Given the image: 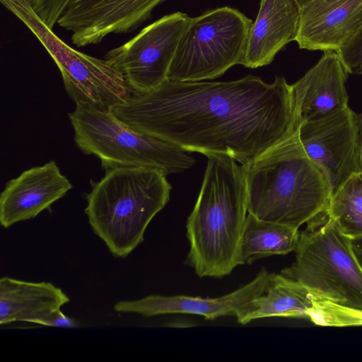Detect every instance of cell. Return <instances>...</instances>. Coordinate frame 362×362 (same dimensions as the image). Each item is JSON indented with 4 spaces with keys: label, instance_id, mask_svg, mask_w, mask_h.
Masks as SVG:
<instances>
[{
    "label": "cell",
    "instance_id": "2",
    "mask_svg": "<svg viewBox=\"0 0 362 362\" xmlns=\"http://www.w3.org/2000/svg\"><path fill=\"white\" fill-rule=\"evenodd\" d=\"M247 211L298 229L327 215L332 191L308 157L297 131L241 166Z\"/></svg>",
    "mask_w": 362,
    "mask_h": 362
},
{
    "label": "cell",
    "instance_id": "4",
    "mask_svg": "<svg viewBox=\"0 0 362 362\" xmlns=\"http://www.w3.org/2000/svg\"><path fill=\"white\" fill-rule=\"evenodd\" d=\"M166 176L153 168L119 167L90 181L84 211L114 257L125 258L144 241L148 224L169 201Z\"/></svg>",
    "mask_w": 362,
    "mask_h": 362
},
{
    "label": "cell",
    "instance_id": "12",
    "mask_svg": "<svg viewBox=\"0 0 362 362\" xmlns=\"http://www.w3.org/2000/svg\"><path fill=\"white\" fill-rule=\"evenodd\" d=\"M73 187L55 161L33 167L8 180L0 195V222L8 228L50 209Z\"/></svg>",
    "mask_w": 362,
    "mask_h": 362
},
{
    "label": "cell",
    "instance_id": "25",
    "mask_svg": "<svg viewBox=\"0 0 362 362\" xmlns=\"http://www.w3.org/2000/svg\"><path fill=\"white\" fill-rule=\"evenodd\" d=\"M351 245L355 256L362 269V238L351 240Z\"/></svg>",
    "mask_w": 362,
    "mask_h": 362
},
{
    "label": "cell",
    "instance_id": "24",
    "mask_svg": "<svg viewBox=\"0 0 362 362\" xmlns=\"http://www.w3.org/2000/svg\"><path fill=\"white\" fill-rule=\"evenodd\" d=\"M40 325L52 327L78 328L80 323L76 320L65 315L61 310H59L44 320Z\"/></svg>",
    "mask_w": 362,
    "mask_h": 362
},
{
    "label": "cell",
    "instance_id": "23",
    "mask_svg": "<svg viewBox=\"0 0 362 362\" xmlns=\"http://www.w3.org/2000/svg\"><path fill=\"white\" fill-rule=\"evenodd\" d=\"M31 8L50 30L54 27L64 11L73 0H25Z\"/></svg>",
    "mask_w": 362,
    "mask_h": 362
},
{
    "label": "cell",
    "instance_id": "10",
    "mask_svg": "<svg viewBox=\"0 0 362 362\" xmlns=\"http://www.w3.org/2000/svg\"><path fill=\"white\" fill-rule=\"evenodd\" d=\"M355 114L346 107L298 127L299 140L326 176L332 195L352 175L362 173Z\"/></svg>",
    "mask_w": 362,
    "mask_h": 362
},
{
    "label": "cell",
    "instance_id": "28",
    "mask_svg": "<svg viewBox=\"0 0 362 362\" xmlns=\"http://www.w3.org/2000/svg\"><path fill=\"white\" fill-rule=\"evenodd\" d=\"M300 6H303L306 3H308L310 0H297Z\"/></svg>",
    "mask_w": 362,
    "mask_h": 362
},
{
    "label": "cell",
    "instance_id": "15",
    "mask_svg": "<svg viewBox=\"0 0 362 362\" xmlns=\"http://www.w3.org/2000/svg\"><path fill=\"white\" fill-rule=\"evenodd\" d=\"M348 74L337 52L325 51L317 64L291 85L298 127L349 107Z\"/></svg>",
    "mask_w": 362,
    "mask_h": 362
},
{
    "label": "cell",
    "instance_id": "5",
    "mask_svg": "<svg viewBox=\"0 0 362 362\" xmlns=\"http://www.w3.org/2000/svg\"><path fill=\"white\" fill-rule=\"evenodd\" d=\"M69 117L76 146L84 154L98 158L105 170L119 167H148L168 175L181 173L195 163L191 152L133 129L110 110L77 103Z\"/></svg>",
    "mask_w": 362,
    "mask_h": 362
},
{
    "label": "cell",
    "instance_id": "19",
    "mask_svg": "<svg viewBox=\"0 0 362 362\" xmlns=\"http://www.w3.org/2000/svg\"><path fill=\"white\" fill-rule=\"evenodd\" d=\"M298 229L261 220L247 215L240 241L241 265L260 258L285 255L295 251L299 240Z\"/></svg>",
    "mask_w": 362,
    "mask_h": 362
},
{
    "label": "cell",
    "instance_id": "16",
    "mask_svg": "<svg viewBox=\"0 0 362 362\" xmlns=\"http://www.w3.org/2000/svg\"><path fill=\"white\" fill-rule=\"evenodd\" d=\"M300 12L297 0H261L242 65L255 69L269 64L283 47L296 40Z\"/></svg>",
    "mask_w": 362,
    "mask_h": 362
},
{
    "label": "cell",
    "instance_id": "21",
    "mask_svg": "<svg viewBox=\"0 0 362 362\" xmlns=\"http://www.w3.org/2000/svg\"><path fill=\"white\" fill-rule=\"evenodd\" d=\"M311 298L313 305L308 318L314 324L331 327L362 326V310L313 296Z\"/></svg>",
    "mask_w": 362,
    "mask_h": 362
},
{
    "label": "cell",
    "instance_id": "27",
    "mask_svg": "<svg viewBox=\"0 0 362 362\" xmlns=\"http://www.w3.org/2000/svg\"><path fill=\"white\" fill-rule=\"evenodd\" d=\"M191 322L186 320H177L176 321L172 322L168 326L169 327H191L194 326V325H191Z\"/></svg>",
    "mask_w": 362,
    "mask_h": 362
},
{
    "label": "cell",
    "instance_id": "7",
    "mask_svg": "<svg viewBox=\"0 0 362 362\" xmlns=\"http://www.w3.org/2000/svg\"><path fill=\"white\" fill-rule=\"evenodd\" d=\"M252 21L228 6L190 18L178 43L168 80L199 81L242 64Z\"/></svg>",
    "mask_w": 362,
    "mask_h": 362
},
{
    "label": "cell",
    "instance_id": "18",
    "mask_svg": "<svg viewBox=\"0 0 362 362\" xmlns=\"http://www.w3.org/2000/svg\"><path fill=\"white\" fill-rule=\"evenodd\" d=\"M313 305L308 290L281 274H269L264 292L241 307L235 317L239 323L265 317L308 318Z\"/></svg>",
    "mask_w": 362,
    "mask_h": 362
},
{
    "label": "cell",
    "instance_id": "20",
    "mask_svg": "<svg viewBox=\"0 0 362 362\" xmlns=\"http://www.w3.org/2000/svg\"><path fill=\"white\" fill-rule=\"evenodd\" d=\"M327 214L351 240L362 238V178L359 174L352 175L331 196Z\"/></svg>",
    "mask_w": 362,
    "mask_h": 362
},
{
    "label": "cell",
    "instance_id": "29",
    "mask_svg": "<svg viewBox=\"0 0 362 362\" xmlns=\"http://www.w3.org/2000/svg\"><path fill=\"white\" fill-rule=\"evenodd\" d=\"M359 175H360V176H361V178H362V173H361Z\"/></svg>",
    "mask_w": 362,
    "mask_h": 362
},
{
    "label": "cell",
    "instance_id": "3",
    "mask_svg": "<svg viewBox=\"0 0 362 362\" xmlns=\"http://www.w3.org/2000/svg\"><path fill=\"white\" fill-rule=\"evenodd\" d=\"M204 180L187 222V263L200 277L221 278L241 265L247 211L242 171L229 156L209 154Z\"/></svg>",
    "mask_w": 362,
    "mask_h": 362
},
{
    "label": "cell",
    "instance_id": "26",
    "mask_svg": "<svg viewBox=\"0 0 362 362\" xmlns=\"http://www.w3.org/2000/svg\"><path fill=\"white\" fill-rule=\"evenodd\" d=\"M355 121L358 132V141L362 148V113L355 114Z\"/></svg>",
    "mask_w": 362,
    "mask_h": 362
},
{
    "label": "cell",
    "instance_id": "6",
    "mask_svg": "<svg viewBox=\"0 0 362 362\" xmlns=\"http://www.w3.org/2000/svg\"><path fill=\"white\" fill-rule=\"evenodd\" d=\"M300 232L296 259L281 274L311 296L362 310V269L351 240L327 215Z\"/></svg>",
    "mask_w": 362,
    "mask_h": 362
},
{
    "label": "cell",
    "instance_id": "8",
    "mask_svg": "<svg viewBox=\"0 0 362 362\" xmlns=\"http://www.w3.org/2000/svg\"><path fill=\"white\" fill-rule=\"evenodd\" d=\"M46 49L58 66L71 99L101 110H110L133 95L123 75L105 59L71 48L40 19L25 0H0Z\"/></svg>",
    "mask_w": 362,
    "mask_h": 362
},
{
    "label": "cell",
    "instance_id": "22",
    "mask_svg": "<svg viewBox=\"0 0 362 362\" xmlns=\"http://www.w3.org/2000/svg\"><path fill=\"white\" fill-rule=\"evenodd\" d=\"M337 53L349 74H362V25Z\"/></svg>",
    "mask_w": 362,
    "mask_h": 362
},
{
    "label": "cell",
    "instance_id": "1",
    "mask_svg": "<svg viewBox=\"0 0 362 362\" xmlns=\"http://www.w3.org/2000/svg\"><path fill=\"white\" fill-rule=\"evenodd\" d=\"M110 111L137 132L242 165L298 129L292 86L281 76L272 83L251 75L226 82L167 80Z\"/></svg>",
    "mask_w": 362,
    "mask_h": 362
},
{
    "label": "cell",
    "instance_id": "11",
    "mask_svg": "<svg viewBox=\"0 0 362 362\" xmlns=\"http://www.w3.org/2000/svg\"><path fill=\"white\" fill-rule=\"evenodd\" d=\"M165 0H73L57 24L78 47L97 45L110 34L132 32Z\"/></svg>",
    "mask_w": 362,
    "mask_h": 362
},
{
    "label": "cell",
    "instance_id": "14",
    "mask_svg": "<svg viewBox=\"0 0 362 362\" xmlns=\"http://www.w3.org/2000/svg\"><path fill=\"white\" fill-rule=\"evenodd\" d=\"M362 25V0H310L301 7L295 41L300 49L335 51Z\"/></svg>",
    "mask_w": 362,
    "mask_h": 362
},
{
    "label": "cell",
    "instance_id": "13",
    "mask_svg": "<svg viewBox=\"0 0 362 362\" xmlns=\"http://www.w3.org/2000/svg\"><path fill=\"white\" fill-rule=\"evenodd\" d=\"M269 276L262 268L252 281L218 298L149 295L138 300L119 301L113 308L118 313H136L146 317L170 313L197 315L207 320L235 316L241 307L264 292Z\"/></svg>",
    "mask_w": 362,
    "mask_h": 362
},
{
    "label": "cell",
    "instance_id": "9",
    "mask_svg": "<svg viewBox=\"0 0 362 362\" xmlns=\"http://www.w3.org/2000/svg\"><path fill=\"white\" fill-rule=\"evenodd\" d=\"M190 17L176 12L143 28L105 59L119 71L134 94L151 92L168 80V71Z\"/></svg>",
    "mask_w": 362,
    "mask_h": 362
},
{
    "label": "cell",
    "instance_id": "17",
    "mask_svg": "<svg viewBox=\"0 0 362 362\" xmlns=\"http://www.w3.org/2000/svg\"><path fill=\"white\" fill-rule=\"evenodd\" d=\"M63 291L49 282H30L9 278L0 279V325L16 322L37 325L69 303Z\"/></svg>",
    "mask_w": 362,
    "mask_h": 362
}]
</instances>
